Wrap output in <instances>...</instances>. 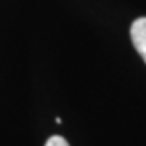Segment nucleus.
<instances>
[{
    "label": "nucleus",
    "instance_id": "f257e3e1",
    "mask_svg": "<svg viewBox=\"0 0 146 146\" xmlns=\"http://www.w3.org/2000/svg\"><path fill=\"white\" fill-rule=\"evenodd\" d=\"M130 36H131V42L135 49L138 50V54L141 55V58L146 63V16L138 18L131 23L130 28Z\"/></svg>",
    "mask_w": 146,
    "mask_h": 146
},
{
    "label": "nucleus",
    "instance_id": "f03ea898",
    "mask_svg": "<svg viewBox=\"0 0 146 146\" xmlns=\"http://www.w3.org/2000/svg\"><path fill=\"white\" fill-rule=\"evenodd\" d=\"M46 146H70V145H68V141L65 140L63 136L54 135L46 141Z\"/></svg>",
    "mask_w": 146,
    "mask_h": 146
}]
</instances>
